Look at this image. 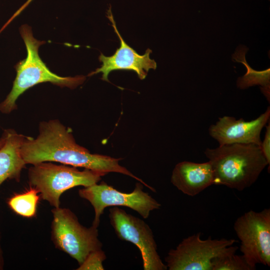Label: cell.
<instances>
[{"mask_svg":"<svg viewBox=\"0 0 270 270\" xmlns=\"http://www.w3.org/2000/svg\"><path fill=\"white\" fill-rule=\"evenodd\" d=\"M270 118V108L257 118L250 121L243 118L224 116L208 128L210 136L219 146L234 144H254L260 146V133Z\"/></svg>","mask_w":270,"mask_h":270,"instance_id":"11","label":"cell"},{"mask_svg":"<svg viewBox=\"0 0 270 270\" xmlns=\"http://www.w3.org/2000/svg\"><path fill=\"white\" fill-rule=\"evenodd\" d=\"M39 134L34 138L25 136L21 147V154L26 164L54 162L76 168H83L101 174H122L144 184L126 168L120 166V158L91 154L76 144L70 128L57 119L40 122Z\"/></svg>","mask_w":270,"mask_h":270,"instance_id":"1","label":"cell"},{"mask_svg":"<svg viewBox=\"0 0 270 270\" xmlns=\"http://www.w3.org/2000/svg\"><path fill=\"white\" fill-rule=\"evenodd\" d=\"M212 168L214 184L242 191L252 186L268 163L260 146L234 144L204 152Z\"/></svg>","mask_w":270,"mask_h":270,"instance_id":"2","label":"cell"},{"mask_svg":"<svg viewBox=\"0 0 270 270\" xmlns=\"http://www.w3.org/2000/svg\"><path fill=\"white\" fill-rule=\"evenodd\" d=\"M28 170V182L36 188L42 198L54 208L60 206V197L66 190L76 186H88L97 184L102 176L97 172L66 164L44 162L32 164Z\"/></svg>","mask_w":270,"mask_h":270,"instance_id":"4","label":"cell"},{"mask_svg":"<svg viewBox=\"0 0 270 270\" xmlns=\"http://www.w3.org/2000/svg\"><path fill=\"white\" fill-rule=\"evenodd\" d=\"M170 181L184 194L194 196L214 184V176L208 161L202 163L183 161L175 166Z\"/></svg>","mask_w":270,"mask_h":270,"instance_id":"12","label":"cell"},{"mask_svg":"<svg viewBox=\"0 0 270 270\" xmlns=\"http://www.w3.org/2000/svg\"><path fill=\"white\" fill-rule=\"evenodd\" d=\"M238 246H230L212 262V270H253L242 255L236 254Z\"/></svg>","mask_w":270,"mask_h":270,"instance_id":"16","label":"cell"},{"mask_svg":"<svg viewBox=\"0 0 270 270\" xmlns=\"http://www.w3.org/2000/svg\"><path fill=\"white\" fill-rule=\"evenodd\" d=\"M20 33L26 45V58L14 66L16 72L12 88L6 98L0 103V112L8 114L17 108L16 101L28 88L36 84L49 82L61 88L74 89L86 80L84 76H61L52 72L42 60L38 54V48L45 43L36 39L31 28L24 24L20 28Z\"/></svg>","mask_w":270,"mask_h":270,"instance_id":"3","label":"cell"},{"mask_svg":"<svg viewBox=\"0 0 270 270\" xmlns=\"http://www.w3.org/2000/svg\"><path fill=\"white\" fill-rule=\"evenodd\" d=\"M142 189V184L140 182L136 184L131 192H124L102 182L80 189L78 193L80 198L88 200L93 206L94 218L92 225L98 228L100 216L106 207L126 206L136 211L144 218L148 217L151 211L160 208V204Z\"/></svg>","mask_w":270,"mask_h":270,"instance_id":"7","label":"cell"},{"mask_svg":"<svg viewBox=\"0 0 270 270\" xmlns=\"http://www.w3.org/2000/svg\"><path fill=\"white\" fill-rule=\"evenodd\" d=\"M34 188L22 193L14 194L8 200L10 208L17 214L28 218L36 216L40 194Z\"/></svg>","mask_w":270,"mask_h":270,"instance_id":"15","label":"cell"},{"mask_svg":"<svg viewBox=\"0 0 270 270\" xmlns=\"http://www.w3.org/2000/svg\"><path fill=\"white\" fill-rule=\"evenodd\" d=\"M248 48L246 46H238L234 53L232 54L234 62L242 63L246 68L247 72L237 80V86L240 89H246L254 85H260L261 88H270V68L258 71L252 69L246 60V54Z\"/></svg>","mask_w":270,"mask_h":270,"instance_id":"14","label":"cell"},{"mask_svg":"<svg viewBox=\"0 0 270 270\" xmlns=\"http://www.w3.org/2000/svg\"><path fill=\"white\" fill-rule=\"evenodd\" d=\"M237 242L234 239L201 238V233L184 238L165 258L169 270H212L213 260Z\"/></svg>","mask_w":270,"mask_h":270,"instance_id":"8","label":"cell"},{"mask_svg":"<svg viewBox=\"0 0 270 270\" xmlns=\"http://www.w3.org/2000/svg\"><path fill=\"white\" fill-rule=\"evenodd\" d=\"M6 140V137L4 134L3 133L1 138H0V149L4 145Z\"/></svg>","mask_w":270,"mask_h":270,"instance_id":"21","label":"cell"},{"mask_svg":"<svg viewBox=\"0 0 270 270\" xmlns=\"http://www.w3.org/2000/svg\"><path fill=\"white\" fill-rule=\"evenodd\" d=\"M32 0H28L26 2L23 6H22L19 10H18L16 13L13 15V16L14 18L18 16L32 1Z\"/></svg>","mask_w":270,"mask_h":270,"instance_id":"20","label":"cell"},{"mask_svg":"<svg viewBox=\"0 0 270 270\" xmlns=\"http://www.w3.org/2000/svg\"><path fill=\"white\" fill-rule=\"evenodd\" d=\"M4 145L0 149V186L7 180L19 182L25 163L21 154V147L26 136L14 129L4 130Z\"/></svg>","mask_w":270,"mask_h":270,"instance_id":"13","label":"cell"},{"mask_svg":"<svg viewBox=\"0 0 270 270\" xmlns=\"http://www.w3.org/2000/svg\"><path fill=\"white\" fill-rule=\"evenodd\" d=\"M106 258V255L102 250L94 251L87 256L76 270H104L102 262Z\"/></svg>","mask_w":270,"mask_h":270,"instance_id":"17","label":"cell"},{"mask_svg":"<svg viewBox=\"0 0 270 270\" xmlns=\"http://www.w3.org/2000/svg\"><path fill=\"white\" fill-rule=\"evenodd\" d=\"M266 130L263 142H262L260 148L262 152L268 163V171H270V124L266 126Z\"/></svg>","mask_w":270,"mask_h":270,"instance_id":"18","label":"cell"},{"mask_svg":"<svg viewBox=\"0 0 270 270\" xmlns=\"http://www.w3.org/2000/svg\"><path fill=\"white\" fill-rule=\"evenodd\" d=\"M107 17L120 40V46L111 56H106L101 54L98 60L102 63V65L88 76L101 72L102 79L109 82L108 76L110 72L126 70L134 72L140 80H144L150 70H156V62L150 56L152 50L148 48L144 54H140L126 42L116 28L110 6L107 12Z\"/></svg>","mask_w":270,"mask_h":270,"instance_id":"10","label":"cell"},{"mask_svg":"<svg viewBox=\"0 0 270 270\" xmlns=\"http://www.w3.org/2000/svg\"><path fill=\"white\" fill-rule=\"evenodd\" d=\"M234 229L240 242L242 256L252 268L270 266V208L250 210L235 220Z\"/></svg>","mask_w":270,"mask_h":270,"instance_id":"6","label":"cell"},{"mask_svg":"<svg viewBox=\"0 0 270 270\" xmlns=\"http://www.w3.org/2000/svg\"><path fill=\"white\" fill-rule=\"evenodd\" d=\"M0 238H1V236H0V270H2L4 269V256H3V252L2 250V248L1 246V243H0Z\"/></svg>","mask_w":270,"mask_h":270,"instance_id":"19","label":"cell"},{"mask_svg":"<svg viewBox=\"0 0 270 270\" xmlns=\"http://www.w3.org/2000/svg\"><path fill=\"white\" fill-rule=\"evenodd\" d=\"M110 222L118 237L129 242L140 250L144 270H166L157 252L152 232L144 221L118 206L109 209Z\"/></svg>","mask_w":270,"mask_h":270,"instance_id":"9","label":"cell"},{"mask_svg":"<svg viewBox=\"0 0 270 270\" xmlns=\"http://www.w3.org/2000/svg\"><path fill=\"white\" fill-rule=\"evenodd\" d=\"M52 212V240L57 248L75 259L79 265L90 252L102 250L98 228L83 226L68 208H54Z\"/></svg>","mask_w":270,"mask_h":270,"instance_id":"5","label":"cell"}]
</instances>
